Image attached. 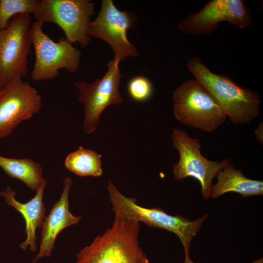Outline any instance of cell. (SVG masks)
Segmentation results:
<instances>
[{
  "label": "cell",
  "mask_w": 263,
  "mask_h": 263,
  "mask_svg": "<svg viewBox=\"0 0 263 263\" xmlns=\"http://www.w3.org/2000/svg\"><path fill=\"white\" fill-rule=\"evenodd\" d=\"M263 122H261L260 124L259 125L258 127L257 128V129L255 131V133L256 135V139L262 144H263Z\"/></svg>",
  "instance_id": "obj_20"
},
{
  "label": "cell",
  "mask_w": 263,
  "mask_h": 263,
  "mask_svg": "<svg viewBox=\"0 0 263 263\" xmlns=\"http://www.w3.org/2000/svg\"><path fill=\"white\" fill-rule=\"evenodd\" d=\"M43 25L35 21L31 26L30 37L36 56L32 79L36 81L52 79L58 76L61 69L75 72L80 64L81 52L63 37L58 41L52 39L43 32Z\"/></svg>",
  "instance_id": "obj_5"
},
{
  "label": "cell",
  "mask_w": 263,
  "mask_h": 263,
  "mask_svg": "<svg viewBox=\"0 0 263 263\" xmlns=\"http://www.w3.org/2000/svg\"><path fill=\"white\" fill-rule=\"evenodd\" d=\"M94 12V4L89 0H41L34 18L43 24L57 25L69 42L84 47L91 41L89 25Z\"/></svg>",
  "instance_id": "obj_7"
},
{
  "label": "cell",
  "mask_w": 263,
  "mask_h": 263,
  "mask_svg": "<svg viewBox=\"0 0 263 263\" xmlns=\"http://www.w3.org/2000/svg\"><path fill=\"white\" fill-rule=\"evenodd\" d=\"M222 21L243 28L251 24V14L244 0H212L200 11L185 18L178 27L191 35H208L214 32Z\"/></svg>",
  "instance_id": "obj_11"
},
{
  "label": "cell",
  "mask_w": 263,
  "mask_h": 263,
  "mask_svg": "<svg viewBox=\"0 0 263 263\" xmlns=\"http://www.w3.org/2000/svg\"><path fill=\"white\" fill-rule=\"evenodd\" d=\"M185 253V261L184 263H197L193 262L192 261H191L189 258V254L188 253ZM251 263H263V258H260L258 260H256L253 262H252Z\"/></svg>",
  "instance_id": "obj_21"
},
{
  "label": "cell",
  "mask_w": 263,
  "mask_h": 263,
  "mask_svg": "<svg viewBox=\"0 0 263 263\" xmlns=\"http://www.w3.org/2000/svg\"></svg>",
  "instance_id": "obj_22"
},
{
  "label": "cell",
  "mask_w": 263,
  "mask_h": 263,
  "mask_svg": "<svg viewBox=\"0 0 263 263\" xmlns=\"http://www.w3.org/2000/svg\"><path fill=\"white\" fill-rule=\"evenodd\" d=\"M40 95L22 78H16L0 89V139L9 136L22 121L40 110Z\"/></svg>",
  "instance_id": "obj_12"
},
{
  "label": "cell",
  "mask_w": 263,
  "mask_h": 263,
  "mask_svg": "<svg viewBox=\"0 0 263 263\" xmlns=\"http://www.w3.org/2000/svg\"><path fill=\"white\" fill-rule=\"evenodd\" d=\"M134 22L131 13L119 10L112 0H103L97 16L89 23V35L106 41L113 51V60L120 62L128 56H138L137 48L127 36Z\"/></svg>",
  "instance_id": "obj_10"
},
{
  "label": "cell",
  "mask_w": 263,
  "mask_h": 263,
  "mask_svg": "<svg viewBox=\"0 0 263 263\" xmlns=\"http://www.w3.org/2000/svg\"><path fill=\"white\" fill-rule=\"evenodd\" d=\"M171 140L179 154L178 163L173 166L175 179L180 180L191 176L197 179L201 184L203 197L209 198L213 179L230 164V159L215 161L207 159L201 152L199 139L190 137L184 131L174 129Z\"/></svg>",
  "instance_id": "obj_8"
},
{
  "label": "cell",
  "mask_w": 263,
  "mask_h": 263,
  "mask_svg": "<svg viewBox=\"0 0 263 263\" xmlns=\"http://www.w3.org/2000/svg\"><path fill=\"white\" fill-rule=\"evenodd\" d=\"M187 67L233 124H247L259 116L261 100L256 92L240 86L226 75L214 73L199 57L190 59Z\"/></svg>",
  "instance_id": "obj_2"
},
{
  "label": "cell",
  "mask_w": 263,
  "mask_h": 263,
  "mask_svg": "<svg viewBox=\"0 0 263 263\" xmlns=\"http://www.w3.org/2000/svg\"><path fill=\"white\" fill-rule=\"evenodd\" d=\"M102 157L93 150L80 146L67 156L64 165L69 170L79 176L100 177L103 174Z\"/></svg>",
  "instance_id": "obj_17"
},
{
  "label": "cell",
  "mask_w": 263,
  "mask_h": 263,
  "mask_svg": "<svg viewBox=\"0 0 263 263\" xmlns=\"http://www.w3.org/2000/svg\"><path fill=\"white\" fill-rule=\"evenodd\" d=\"M46 183L45 180L37 191L35 197L26 203L16 200L15 197L16 193L9 186L0 193L5 198L6 202L19 212L25 220L26 239L19 245L23 250L30 246V250H36V230L38 227H42L45 218L46 210L42 199Z\"/></svg>",
  "instance_id": "obj_14"
},
{
  "label": "cell",
  "mask_w": 263,
  "mask_h": 263,
  "mask_svg": "<svg viewBox=\"0 0 263 263\" xmlns=\"http://www.w3.org/2000/svg\"><path fill=\"white\" fill-rule=\"evenodd\" d=\"M0 167L6 174L22 181L33 190L37 191L46 180L40 165L33 160L9 158L0 155Z\"/></svg>",
  "instance_id": "obj_16"
},
{
  "label": "cell",
  "mask_w": 263,
  "mask_h": 263,
  "mask_svg": "<svg viewBox=\"0 0 263 263\" xmlns=\"http://www.w3.org/2000/svg\"><path fill=\"white\" fill-rule=\"evenodd\" d=\"M31 18L22 14L13 17L7 26L0 29V88L28 73V57L32 42Z\"/></svg>",
  "instance_id": "obj_6"
},
{
  "label": "cell",
  "mask_w": 263,
  "mask_h": 263,
  "mask_svg": "<svg viewBox=\"0 0 263 263\" xmlns=\"http://www.w3.org/2000/svg\"><path fill=\"white\" fill-rule=\"evenodd\" d=\"M127 90L130 97L137 102L148 100L153 93L150 81L143 76H137L131 79L128 82Z\"/></svg>",
  "instance_id": "obj_19"
},
{
  "label": "cell",
  "mask_w": 263,
  "mask_h": 263,
  "mask_svg": "<svg viewBox=\"0 0 263 263\" xmlns=\"http://www.w3.org/2000/svg\"><path fill=\"white\" fill-rule=\"evenodd\" d=\"M139 232V222L114 214L112 226L76 254L75 263H149Z\"/></svg>",
  "instance_id": "obj_1"
},
{
  "label": "cell",
  "mask_w": 263,
  "mask_h": 263,
  "mask_svg": "<svg viewBox=\"0 0 263 263\" xmlns=\"http://www.w3.org/2000/svg\"><path fill=\"white\" fill-rule=\"evenodd\" d=\"M40 3V0H0V29L5 28L18 15H34Z\"/></svg>",
  "instance_id": "obj_18"
},
{
  "label": "cell",
  "mask_w": 263,
  "mask_h": 263,
  "mask_svg": "<svg viewBox=\"0 0 263 263\" xmlns=\"http://www.w3.org/2000/svg\"><path fill=\"white\" fill-rule=\"evenodd\" d=\"M61 196L54 204L49 215L44 218L42 226L39 250L33 260L35 263L44 257H49L54 249L57 235L65 228L77 224L81 216H75L69 210V194L73 183L70 177L63 179Z\"/></svg>",
  "instance_id": "obj_13"
},
{
  "label": "cell",
  "mask_w": 263,
  "mask_h": 263,
  "mask_svg": "<svg viewBox=\"0 0 263 263\" xmlns=\"http://www.w3.org/2000/svg\"><path fill=\"white\" fill-rule=\"evenodd\" d=\"M175 118L206 132L215 131L227 116L211 95L196 79H188L173 92Z\"/></svg>",
  "instance_id": "obj_3"
},
{
  "label": "cell",
  "mask_w": 263,
  "mask_h": 263,
  "mask_svg": "<svg viewBox=\"0 0 263 263\" xmlns=\"http://www.w3.org/2000/svg\"><path fill=\"white\" fill-rule=\"evenodd\" d=\"M119 63L114 60L109 61L106 73L93 83H74L79 91L78 100L84 107L83 129L87 134L95 131L102 113L108 106L123 102L119 91L122 76Z\"/></svg>",
  "instance_id": "obj_9"
},
{
  "label": "cell",
  "mask_w": 263,
  "mask_h": 263,
  "mask_svg": "<svg viewBox=\"0 0 263 263\" xmlns=\"http://www.w3.org/2000/svg\"><path fill=\"white\" fill-rule=\"evenodd\" d=\"M217 182L212 185L210 197L212 199L229 192H235L242 197L263 194V182L246 178L240 169L228 164L217 174Z\"/></svg>",
  "instance_id": "obj_15"
},
{
  "label": "cell",
  "mask_w": 263,
  "mask_h": 263,
  "mask_svg": "<svg viewBox=\"0 0 263 263\" xmlns=\"http://www.w3.org/2000/svg\"><path fill=\"white\" fill-rule=\"evenodd\" d=\"M107 188L114 214L173 232L179 238L185 253H189L192 238L200 229L207 215L190 221L180 215H169L160 208H148L137 205L133 198L120 192L110 180Z\"/></svg>",
  "instance_id": "obj_4"
}]
</instances>
